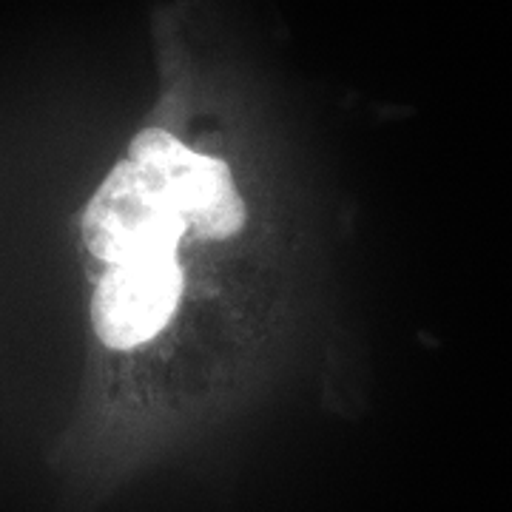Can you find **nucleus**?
Listing matches in <instances>:
<instances>
[{"instance_id":"2","label":"nucleus","mask_w":512,"mask_h":512,"mask_svg":"<svg viewBox=\"0 0 512 512\" xmlns=\"http://www.w3.org/2000/svg\"><path fill=\"white\" fill-rule=\"evenodd\" d=\"M128 160L146 171L177 217L202 237H231L242 228L245 208L225 163L188 151L160 128L143 131Z\"/></svg>"},{"instance_id":"1","label":"nucleus","mask_w":512,"mask_h":512,"mask_svg":"<svg viewBox=\"0 0 512 512\" xmlns=\"http://www.w3.org/2000/svg\"><path fill=\"white\" fill-rule=\"evenodd\" d=\"M185 222L134 160L120 163L83 214V239L109 265L171 256Z\"/></svg>"},{"instance_id":"3","label":"nucleus","mask_w":512,"mask_h":512,"mask_svg":"<svg viewBox=\"0 0 512 512\" xmlns=\"http://www.w3.org/2000/svg\"><path fill=\"white\" fill-rule=\"evenodd\" d=\"M183 291V276L171 256L111 265L92 302L94 330L103 345L134 348L165 328Z\"/></svg>"}]
</instances>
